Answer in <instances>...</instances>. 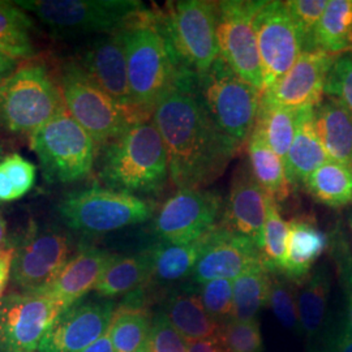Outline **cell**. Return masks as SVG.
Masks as SVG:
<instances>
[{"label":"cell","mask_w":352,"mask_h":352,"mask_svg":"<svg viewBox=\"0 0 352 352\" xmlns=\"http://www.w3.org/2000/svg\"><path fill=\"white\" fill-rule=\"evenodd\" d=\"M273 273L264 261L240 274L234 283V316L232 320L253 321L258 312L269 305Z\"/></svg>","instance_id":"d6a6232c"},{"label":"cell","mask_w":352,"mask_h":352,"mask_svg":"<svg viewBox=\"0 0 352 352\" xmlns=\"http://www.w3.org/2000/svg\"><path fill=\"white\" fill-rule=\"evenodd\" d=\"M58 210L75 231L106 234L151 219L154 206L136 195L91 187L65 196Z\"/></svg>","instance_id":"30bf717a"},{"label":"cell","mask_w":352,"mask_h":352,"mask_svg":"<svg viewBox=\"0 0 352 352\" xmlns=\"http://www.w3.org/2000/svg\"><path fill=\"white\" fill-rule=\"evenodd\" d=\"M113 300H80L52 322L39 352H82L109 331L115 312Z\"/></svg>","instance_id":"2e32d148"},{"label":"cell","mask_w":352,"mask_h":352,"mask_svg":"<svg viewBox=\"0 0 352 352\" xmlns=\"http://www.w3.org/2000/svg\"><path fill=\"white\" fill-rule=\"evenodd\" d=\"M337 55L324 51L302 52L286 75L265 90L267 101L289 109L317 107L325 98L327 75Z\"/></svg>","instance_id":"ac0fdd59"},{"label":"cell","mask_w":352,"mask_h":352,"mask_svg":"<svg viewBox=\"0 0 352 352\" xmlns=\"http://www.w3.org/2000/svg\"><path fill=\"white\" fill-rule=\"evenodd\" d=\"M196 91L212 120L240 145L247 142L258 111L263 91L243 81L221 58L196 75Z\"/></svg>","instance_id":"52a82bcc"},{"label":"cell","mask_w":352,"mask_h":352,"mask_svg":"<svg viewBox=\"0 0 352 352\" xmlns=\"http://www.w3.org/2000/svg\"><path fill=\"white\" fill-rule=\"evenodd\" d=\"M162 312L188 343L217 337L221 329L218 321L205 311L200 294L193 289L174 291L164 302Z\"/></svg>","instance_id":"d4e9b609"},{"label":"cell","mask_w":352,"mask_h":352,"mask_svg":"<svg viewBox=\"0 0 352 352\" xmlns=\"http://www.w3.org/2000/svg\"><path fill=\"white\" fill-rule=\"evenodd\" d=\"M200 298L208 315L215 321L232 320L234 316V283L231 279H214L201 285Z\"/></svg>","instance_id":"ab89813d"},{"label":"cell","mask_w":352,"mask_h":352,"mask_svg":"<svg viewBox=\"0 0 352 352\" xmlns=\"http://www.w3.org/2000/svg\"><path fill=\"white\" fill-rule=\"evenodd\" d=\"M325 96L336 98L352 113V50L337 55L327 75Z\"/></svg>","instance_id":"60d3db41"},{"label":"cell","mask_w":352,"mask_h":352,"mask_svg":"<svg viewBox=\"0 0 352 352\" xmlns=\"http://www.w3.org/2000/svg\"><path fill=\"white\" fill-rule=\"evenodd\" d=\"M136 352H151V343H149V340H148L145 344H142V346H141L139 350Z\"/></svg>","instance_id":"db71d44e"},{"label":"cell","mask_w":352,"mask_h":352,"mask_svg":"<svg viewBox=\"0 0 352 352\" xmlns=\"http://www.w3.org/2000/svg\"><path fill=\"white\" fill-rule=\"evenodd\" d=\"M287 236L289 222L282 218L278 202L269 197L265 222L263 261L274 274H283L287 253Z\"/></svg>","instance_id":"d590c367"},{"label":"cell","mask_w":352,"mask_h":352,"mask_svg":"<svg viewBox=\"0 0 352 352\" xmlns=\"http://www.w3.org/2000/svg\"><path fill=\"white\" fill-rule=\"evenodd\" d=\"M14 4L33 13L52 34L60 37L116 33L145 11L138 0H21Z\"/></svg>","instance_id":"8992f818"},{"label":"cell","mask_w":352,"mask_h":352,"mask_svg":"<svg viewBox=\"0 0 352 352\" xmlns=\"http://www.w3.org/2000/svg\"><path fill=\"white\" fill-rule=\"evenodd\" d=\"M6 238H7V222H6L3 214L0 212V251L6 248L4 247Z\"/></svg>","instance_id":"816d5d0a"},{"label":"cell","mask_w":352,"mask_h":352,"mask_svg":"<svg viewBox=\"0 0 352 352\" xmlns=\"http://www.w3.org/2000/svg\"><path fill=\"white\" fill-rule=\"evenodd\" d=\"M13 256L14 247H6L0 251V302H3V295L12 274Z\"/></svg>","instance_id":"bcb514c9"},{"label":"cell","mask_w":352,"mask_h":352,"mask_svg":"<svg viewBox=\"0 0 352 352\" xmlns=\"http://www.w3.org/2000/svg\"><path fill=\"white\" fill-rule=\"evenodd\" d=\"M32 24L30 17L19 6L0 1V51L17 60L32 58L34 54Z\"/></svg>","instance_id":"e575fe53"},{"label":"cell","mask_w":352,"mask_h":352,"mask_svg":"<svg viewBox=\"0 0 352 352\" xmlns=\"http://www.w3.org/2000/svg\"><path fill=\"white\" fill-rule=\"evenodd\" d=\"M19 67V60L0 51V82Z\"/></svg>","instance_id":"681fc988"},{"label":"cell","mask_w":352,"mask_h":352,"mask_svg":"<svg viewBox=\"0 0 352 352\" xmlns=\"http://www.w3.org/2000/svg\"><path fill=\"white\" fill-rule=\"evenodd\" d=\"M210 232L188 244H171L160 241L149 251L151 279L157 283H173L192 277Z\"/></svg>","instance_id":"4316f807"},{"label":"cell","mask_w":352,"mask_h":352,"mask_svg":"<svg viewBox=\"0 0 352 352\" xmlns=\"http://www.w3.org/2000/svg\"><path fill=\"white\" fill-rule=\"evenodd\" d=\"M308 195L329 208H344L352 204V168L329 161L305 180Z\"/></svg>","instance_id":"836d02e7"},{"label":"cell","mask_w":352,"mask_h":352,"mask_svg":"<svg viewBox=\"0 0 352 352\" xmlns=\"http://www.w3.org/2000/svg\"><path fill=\"white\" fill-rule=\"evenodd\" d=\"M263 68L264 91L289 72L302 55V45L285 1H263L253 20Z\"/></svg>","instance_id":"5bb4252c"},{"label":"cell","mask_w":352,"mask_h":352,"mask_svg":"<svg viewBox=\"0 0 352 352\" xmlns=\"http://www.w3.org/2000/svg\"><path fill=\"white\" fill-rule=\"evenodd\" d=\"M217 337L226 352H264V342L257 320H228L221 325Z\"/></svg>","instance_id":"74e56055"},{"label":"cell","mask_w":352,"mask_h":352,"mask_svg":"<svg viewBox=\"0 0 352 352\" xmlns=\"http://www.w3.org/2000/svg\"><path fill=\"white\" fill-rule=\"evenodd\" d=\"M315 109L304 107L298 110L296 133L285 161L292 186H304L312 173L330 161L316 131Z\"/></svg>","instance_id":"603a6c76"},{"label":"cell","mask_w":352,"mask_h":352,"mask_svg":"<svg viewBox=\"0 0 352 352\" xmlns=\"http://www.w3.org/2000/svg\"><path fill=\"white\" fill-rule=\"evenodd\" d=\"M309 352H331V350L329 347V343L325 342V343H316L309 349Z\"/></svg>","instance_id":"f5cc1de1"},{"label":"cell","mask_w":352,"mask_h":352,"mask_svg":"<svg viewBox=\"0 0 352 352\" xmlns=\"http://www.w3.org/2000/svg\"><path fill=\"white\" fill-rule=\"evenodd\" d=\"M151 320L144 307L141 289L128 294L126 302L115 308L109 327L115 352H136L149 340Z\"/></svg>","instance_id":"484cf974"},{"label":"cell","mask_w":352,"mask_h":352,"mask_svg":"<svg viewBox=\"0 0 352 352\" xmlns=\"http://www.w3.org/2000/svg\"><path fill=\"white\" fill-rule=\"evenodd\" d=\"M100 177L107 188L126 193H155L170 177L168 158L154 123L141 122L102 148Z\"/></svg>","instance_id":"3957f363"},{"label":"cell","mask_w":352,"mask_h":352,"mask_svg":"<svg viewBox=\"0 0 352 352\" xmlns=\"http://www.w3.org/2000/svg\"><path fill=\"white\" fill-rule=\"evenodd\" d=\"M222 197L209 189H182L167 199L155 215L160 241L188 244L218 226Z\"/></svg>","instance_id":"4fadbf2b"},{"label":"cell","mask_w":352,"mask_h":352,"mask_svg":"<svg viewBox=\"0 0 352 352\" xmlns=\"http://www.w3.org/2000/svg\"><path fill=\"white\" fill-rule=\"evenodd\" d=\"M318 139L330 161L352 168V113L336 98L327 97L315 109Z\"/></svg>","instance_id":"cb8c5ba5"},{"label":"cell","mask_w":352,"mask_h":352,"mask_svg":"<svg viewBox=\"0 0 352 352\" xmlns=\"http://www.w3.org/2000/svg\"><path fill=\"white\" fill-rule=\"evenodd\" d=\"M188 352H226L218 337L189 343Z\"/></svg>","instance_id":"c3c4849f"},{"label":"cell","mask_w":352,"mask_h":352,"mask_svg":"<svg viewBox=\"0 0 352 352\" xmlns=\"http://www.w3.org/2000/svg\"><path fill=\"white\" fill-rule=\"evenodd\" d=\"M149 343L151 352H188L189 349L188 342L176 331L162 311L151 320Z\"/></svg>","instance_id":"7bdbcfd3"},{"label":"cell","mask_w":352,"mask_h":352,"mask_svg":"<svg viewBox=\"0 0 352 352\" xmlns=\"http://www.w3.org/2000/svg\"><path fill=\"white\" fill-rule=\"evenodd\" d=\"M63 307L38 291L11 294L0 302V352H39Z\"/></svg>","instance_id":"7c38bea8"},{"label":"cell","mask_w":352,"mask_h":352,"mask_svg":"<svg viewBox=\"0 0 352 352\" xmlns=\"http://www.w3.org/2000/svg\"><path fill=\"white\" fill-rule=\"evenodd\" d=\"M267 200L269 196L252 175L251 168L240 164L232 176L219 225L251 239L263 252Z\"/></svg>","instance_id":"d6986e66"},{"label":"cell","mask_w":352,"mask_h":352,"mask_svg":"<svg viewBox=\"0 0 352 352\" xmlns=\"http://www.w3.org/2000/svg\"><path fill=\"white\" fill-rule=\"evenodd\" d=\"M81 67L103 91L132 113L138 122H148L140 116L132 102L122 30L93 42L84 54Z\"/></svg>","instance_id":"ffe728a7"},{"label":"cell","mask_w":352,"mask_h":352,"mask_svg":"<svg viewBox=\"0 0 352 352\" xmlns=\"http://www.w3.org/2000/svg\"><path fill=\"white\" fill-rule=\"evenodd\" d=\"M59 88L65 111L88 132L98 148L118 139L129 126L141 123L103 91L77 62L64 64Z\"/></svg>","instance_id":"9c48e42d"},{"label":"cell","mask_w":352,"mask_h":352,"mask_svg":"<svg viewBox=\"0 0 352 352\" xmlns=\"http://www.w3.org/2000/svg\"><path fill=\"white\" fill-rule=\"evenodd\" d=\"M330 294V273L325 263L316 266L304 280L298 295V312L300 329L308 336L315 337L321 330L327 316Z\"/></svg>","instance_id":"1f68e13d"},{"label":"cell","mask_w":352,"mask_h":352,"mask_svg":"<svg viewBox=\"0 0 352 352\" xmlns=\"http://www.w3.org/2000/svg\"><path fill=\"white\" fill-rule=\"evenodd\" d=\"M0 154H1V148H0Z\"/></svg>","instance_id":"9f6ffc18"},{"label":"cell","mask_w":352,"mask_h":352,"mask_svg":"<svg viewBox=\"0 0 352 352\" xmlns=\"http://www.w3.org/2000/svg\"><path fill=\"white\" fill-rule=\"evenodd\" d=\"M69 252V240L63 232L33 226L14 247L11 277L24 291L43 289L71 260Z\"/></svg>","instance_id":"9a60e30c"},{"label":"cell","mask_w":352,"mask_h":352,"mask_svg":"<svg viewBox=\"0 0 352 352\" xmlns=\"http://www.w3.org/2000/svg\"><path fill=\"white\" fill-rule=\"evenodd\" d=\"M329 239V250L336 263L340 287L347 302V318L352 329V252L349 241L340 230L334 231Z\"/></svg>","instance_id":"b9f144b4"},{"label":"cell","mask_w":352,"mask_h":352,"mask_svg":"<svg viewBox=\"0 0 352 352\" xmlns=\"http://www.w3.org/2000/svg\"><path fill=\"white\" fill-rule=\"evenodd\" d=\"M195 78L196 74L183 71L151 116L164 140L170 179L177 190L205 189L223 175L241 148L215 126L196 91Z\"/></svg>","instance_id":"6da1fadb"},{"label":"cell","mask_w":352,"mask_h":352,"mask_svg":"<svg viewBox=\"0 0 352 352\" xmlns=\"http://www.w3.org/2000/svg\"><path fill=\"white\" fill-rule=\"evenodd\" d=\"M82 352H115L109 331L104 336H102L100 340H97L93 344H90Z\"/></svg>","instance_id":"f907efd6"},{"label":"cell","mask_w":352,"mask_h":352,"mask_svg":"<svg viewBox=\"0 0 352 352\" xmlns=\"http://www.w3.org/2000/svg\"><path fill=\"white\" fill-rule=\"evenodd\" d=\"M13 200H16L14 188L4 166L0 162V202L13 201Z\"/></svg>","instance_id":"7dc6e473"},{"label":"cell","mask_w":352,"mask_h":352,"mask_svg":"<svg viewBox=\"0 0 352 352\" xmlns=\"http://www.w3.org/2000/svg\"><path fill=\"white\" fill-rule=\"evenodd\" d=\"M1 164L4 166L7 174L10 176V180L12 183L14 193H16V200L25 196L26 193L34 187L37 168L23 155L13 153L7 155L1 161Z\"/></svg>","instance_id":"ee69618b"},{"label":"cell","mask_w":352,"mask_h":352,"mask_svg":"<svg viewBox=\"0 0 352 352\" xmlns=\"http://www.w3.org/2000/svg\"><path fill=\"white\" fill-rule=\"evenodd\" d=\"M295 283H292L282 274H274L272 278V287L269 296V305L273 309V314L277 317L282 327L299 331L300 321L298 312V296Z\"/></svg>","instance_id":"f35d334b"},{"label":"cell","mask_w":352,"mask_h":352,"mask_svg":"<svg viewBox=\"0 0 352 352\" xmlns=\"http://www.w3.org/2000/svg\"><path fill=\"white\" fill-rule=\"evenodd\" d=\"M115 257L116 254L97 247L81 248L51 283L37 291L60 302L64 311L96 289Z\"/></svg>","instance_id":"44dd1931"},{"label":"cell","mask_w":352,"mask_h":352,"mask_svg":"<svg viewBox=\"0 0 352 352\" xmlns=\"http://www.w3.org/2000/svg\"><path fill=\"white\" fill-rule=\"evenodd\" d=\"M132 102L144 120H151L158 102L175 85L183 69L148 10L122 30Z\"/></svg>","instance_id":"7a4b0ae2"},{"label":"cell","mask_w":352,"mask_h":352,"mask_svg":"<svg viewBox=\"0 0 352 352\" xmlns=\"http://www.w3.org/2000/svg\"><path fill=\"white\" fill-rule=\"evenodd\" d=\"M65 110L59 85L46 64L26 62L0 82V126L32 136Z\"/></svg>","instance_id":"277c9868"},{"label":"cell","mask_w":352,"mask_h":352,"mask_svg":"<svg viewBox=\"0 0 352 352\" xmlns=\"http://www.w3.org/2000/svg\"><path fill=\"white\" fill-rule=\"evenodd\" d=\"M350 226H351V230H352V218H351V219H350Z\"/></svg>","instance_id":"11a10c76"},{"label":"cell","mask_w":352,"mask_h":352,"mask_svg":"<svg viewBox=\"0 0 352 352\" xmlns=\"http://www.w3.org/2000/svg\"><path fill=\"white\" fill-rule=\"evenodd\" d=\"M329 244V235L318 227L312 215L302 214L289 219L287 253L282 276L302 286Z\"/></svg>","instance_id":"7402d4cb"},{"label":"cell","mask_w":352,"mask_h":352,"mask_svg":"<svg viewBox=\"0 0 352 352\" xmlns=\"http://www.w3.org/2000/svg\"><path fill=\"white\" fill-rule=\"evenodd\" d=\"M155 19L176 62L183 69L196 75L204 74L219 58L218 1H170L164 12L155 13Z\"/></svg>","instance_id":"5b68a950"},{"label":"cell","mask_w":352,"mask_h":352,"mask_svg":"<svg viewBox=\"0 0 352 352\" xmlns=\"http://www.w3.org/2000/svg\"><path fill=\"white\" fill-rule=\"evenodd\" d=\"M30 148L50 184H69L91 173L98 146L65 110L30 136Z\"/></svg>","instance_id":"ba28073f"},{"label":"cell","mask_w":352,"mask_h":352,"mask_svg":"<svg viewBox=\"0 0 352 352\" xmlns=\"http://www.w3.org/2000/svg\"><path fill=\"white\" fill-rule=\"evenodd\" d=\"M247 155L252 175L265 193L276 202L289 199L292 184L289 183L285 162L272 151L264 140L252 133L247 141Z\"/></svg>","instance_id":"83f0119b"},{"label":"cell","mask_w":352,"mask_h":352,"mask_svg":"<svg viewBox=\"0 0 352 352\" xmlns=\"http://www.w3.org/2000/svg\"><path fill=\"white\" fill-rule=\"evenodd\" d=\"M327 343L331 352H352V329L347 316L340 318Z\"/></svg>","instance_id":"f6af8a7d"},{"label":"cell","mask_w":352,"mask_h":352,"mask_svg":"<svg viewBox=\"0 0 352 352\" xmlns=\"http://www.w3.org/2000/svg\"><path fill=\"white\" fill-rule=\"evenodd\" d=\"M329 0H289L285 1L289 19L296 29L302 52H309L314 46V36Z\"/></svg>","instance_id":"8d00e7d4"},{"label":"cell","mask_w":352,"mask_h":352,"mask_svg":"<svg viewBox=\"0 0 352 352\" xmlns=\"http://www.w3.org/2000/svg\"><path fill=\"white\" fill-rule=\"evenodd\" d=\"M312 50L331 55L352 50V0H329L316 29Z\"/></svg>","instance_id":"4dcf8cb0"},{"label":"cell","mask_w":352,"mask_h":352,"mask_svg":"<svg viewBox=\"0 0 352 352\" xmlns=\"http://www.w3.org/2000/svg\"><path fill=\"white\" fill-rule=\"evenodd\" d=\"M260 263H263V252L251 239L218 223L208 236L192 279L199 286L214 279L234 280Z\"/></svg>","instance_id":"e0dca14e"},{"label":"cell","mask_w":352,"mask_h":352,"mask_svg":"<svg viewBox=\"0 0 352 352\" xmlns=\"http://www.w3.org/2000/svg\"><path fill=\"white\" fill-rule=\"evenodd\" d=\"M149 251L135 256H116L103 273L96 292L103 299H111L142 289L151 280Z\"/></svg>","instance_id":"f1b7e54d"},{"label":"cell","mask_w":352,"mask_h":352,"mask_svg":"<svg viewBox=\"0 0 352 352\" xmlns=\"http://www.w3.org/2000/svg\"><path fill=\"white\" fill-rule=\"evenodd\" d=\"M261 0L218 1L219 58L253 88L264 93L263 68L253 20Z\"/></svg>","instance_id":"8fae6325"},{"label":"cell","mask_w":352,"mask_h":352,"mask_svg":"<svg viewBox=\"0 0 352 352\" xmlns=\"http://www.w3.org/2000/svg\"><path fill=\"white\" fill-rule=\"evenodd\" d=\"M298 110L279 106L261 97L252 133L264 140L285 162L296 133Z\"/></svg>","instance_id":"f546056e"}]
</instances>
